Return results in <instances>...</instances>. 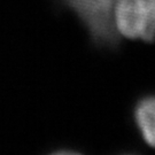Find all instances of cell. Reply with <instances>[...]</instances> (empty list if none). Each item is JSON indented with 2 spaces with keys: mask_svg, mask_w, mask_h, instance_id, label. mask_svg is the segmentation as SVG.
Returning a JSON list of instances; mask_svg holds the SVG:
<instances>
[{
  "mask_svg": "<svg viewBox=\"0 0 155 155\" xmlns=\"http://www.w3.org/2000/svg\"><path fill=\"white\" fill-rule=\"evenodd\" d=\"M111 22L118 36L152 41L154 37V0H115Z\"/></svg>",
  "mask_w": 155,
  "mask_h": 155,
  "instance_id": "cell-1",
  "label": "cell"
},
{
  "mask_svg": "<svg viewBox=\"0 0 155 155\" xmlns=\"http://www.w3.org/2000/svg\"><path fill=\"white\" fill-rule=\"evenodd\" d=\"M90 28L93 37L104 44H115L117 33L111 22L115 0H67Z\"/></svg>",
  "mask_w": 155,
  "mask_h": 155,
  "instance_id": "cell-2",
  "label": "cell"
},
{
  "mask_svg": "<svg viewBox=\"0 0 155 155\" xmlns=\"http://www.w3.org/2000/svg\"><path fill=\"white\" fill-rule=\"evenodd\" d=\"M154 99L146 98L143 99L137 106L136 118L144 139L150 146L154 145L155 123H154Z\"/></svg>",
  "mask_w": 155,
  "mask_h": 155,
  "instance_id": "cell-3",
  "label": "cell"
},
{
  "mask_svg": "<svg viewBox=\"0 0 155 155\" xmlns=\"http://www.w3.org/2000/svg\"><path fill=\"white\" fill-rule=\"evenodd\" d=\"M53 155H78L76 153H69V152H62V153H56V154Z\"/></svg>",
  "mask_w": 155,
  "mask_h": 155,
  "instance_id": "cell-4",
  "label": "cell"
}]
</instances>
